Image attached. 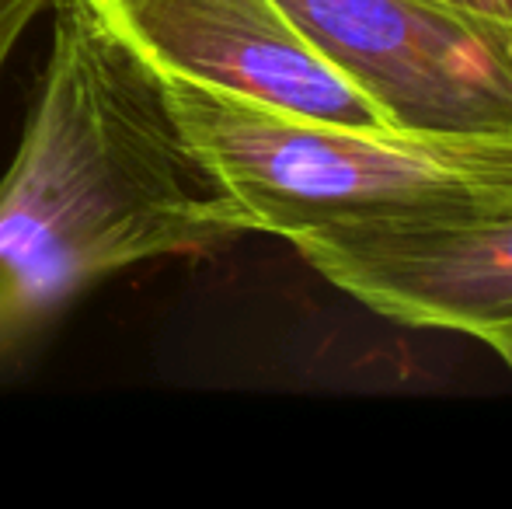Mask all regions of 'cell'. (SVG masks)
<instances>
[{
  "mask_svg": "<svg viewBox=\"0 0 512 509\" xmlns=\"http://www.w3.org/2000/svg\"><path fill=\"white\" fill-rule=\"evenodd\" d=\"M164 81L91 0H53V42L0 178V269L42 321L122 269L244 238Z\"/></svg>",
  "mask_w": 512,
  "mask_h": 509,
  "instance_id": "1",
  "label": "cell"
},
{
  "mask_svg": "<svg viewBox=\"0 0 512 509\" xmlns=\"http://www.w3.org/2000/svg\"><path fill=\"white\" fill-rule=\"evenodd\" d=\"M161 81L185 140L255 234L297 245L363 227L488 217L512 206V136L335 126L178 74Z\"/></svg>",
  "mask_w": 512,
  "mask_h": 509,
  "instance_id": "2",
  "label": "cell"
},
{
  "mask_svg": "<svg viewBox=\"0 0 512 509\" xmlns=\"http://www.w3.org/2000/svg\"><path fill=\"white\" fill-rule=\"evenodd\" d=\"M279 4L394 129L512 136V21L450 0Z\"/></svg>",
  "mask_w": 512,
  "mask_h": 509,
  "instance_id": "3",
  "label": "cell"
},
{
  "mask_svg": "<svg viewBox=\"0 0 512 509\" xmlns=\"http://www.w3.org/2000/svg\"><path fill=\"white\" fill-rule=\"evenodd\" d=\"M161 74L335 126L394 129L279 0H91Z\"/></svg>",
  "mask_w": 512,
  "mask_h": 509,
  "instance_id": "4",
  "label": "cell"
},
{
  "mask_svg": "<svg viewBox=\"0 0 512 509\" xmlns=\"http://www.w3.org/2000/svg\"><path fill=\"white\" fill-rule=\"evenodd\" d=\"M293 248L380 318L471 335L512 374V206L471 220L324 234Z\"/></svg>",
  "mask_w": 512,
  "mask_h": 509,
  "instance_id": "5",
  "label": "cell"
},
{
  "mask_svg": "<svg viewBox=\"0 0 512 509\" xmlns=\"http://www.w3.org/2000/svg\"><path fill=\"white\" fill-rule=\"evenodd\" d=\"M49 321L39 318L32 304L25 300V293L11 283L4 269H0V363H7L11 356H18L21 349H28L35 342V335L46 328Z\"/></svg>",
  "mask_w": 512,
  "mask_h": 509,
  "instance_id": "6",
  "label": "cell"
},
{
  "mask_svg": "<svg viewBox=\"0 0 512 509\" xmlns=\"http://www.w3.org/2000/svg\"><path fill=\"white\" fill-rule=\"evenodd\" d=\"M49 7H53V0H0V77H4L7 63H11L21 35Z\"/></svg>",
  "mask_w": 512,
  "mask_h": 509,
  "instance_id": "7",
  "label": "cell"
}]
</instances>
